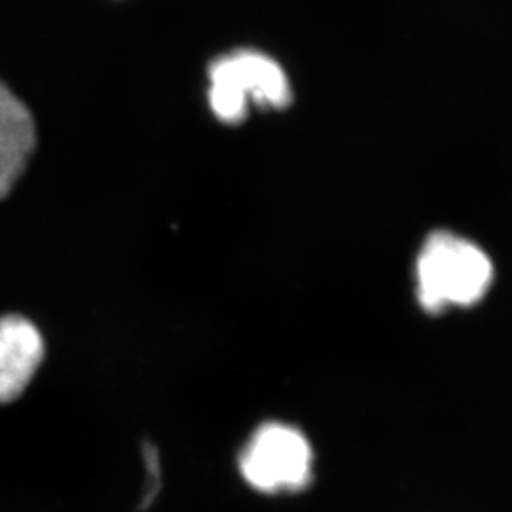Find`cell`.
I'll list each match as a JSON object with an SVG mask.
<instances>
[{"label":"cell","mask_w":512,"mask_h":512,"mask_svg":"<svg viewBox=\"0 0 512 512\" xmlns=\"http://www.w3.org/2000/svg\"><path fill=\"white\" fill-rule=\"evenodd\" d=\"M141 456H143L147 482L141 492L139 509H148L152 505V501L156 499V495L160 494V490H162V461H160L158 448L148 440H145L141 446Z\"/></svg>","instance_id":"8992f818"},{"label":"cell","mask_w":512,"mask_h":512,"mask_svg":"<svg viewBox=\"0 0 512 512\" xmlns=\"http://www.w3.org/2000/svg\"><path fill=\"white\" fill-rule=\"evenodd\" d=\"M46 346L33 321L18 313L0 317V404L18 401L44 361Z\"/></svg>","instance_id":"277c9868"},{"label":"cell","mask_w":512,"mask_h":512,"mask_svg":"<svg viewBox=\"0 0 512 512\" xmlns=\"http://www.w3.org/2000/svg\"><path fill=\"white\" fill-rule=\"evenodd\" d=\"M37 148L33 112L0 80V202L8 198Z\"/></svg>","instance_id":"5b68a950"},{"label":"cell","mask_w":512,"mask_h":512,"mask_svg":"<svg viewBox=\"0 0 512 512\" xmlns=\"http://www.w3.org/2000/svg\"><path fill=\"white\" fill-rule=\"evenodd\" d=\"M492 279V260L471 241L439 232L421 249L418 296L427 311L473 306L488 293Z\"/></svg>","instance_id":"7a4b0ae2"},{"label":"cell","mask_w":512,"mask_h":512,"mask_svg":"<svg viewBox=\"0 0 512 512\" xmlns=\"http://www.w3.org/2000/svg\"><path fill=\"white\" fill-rule=\"evenodd\" d=\"M207 101L215 118L226 126L247 120L256 109L283 110L293 101L289 76L272 55L239 48L215 57L207 67Z\"/></svg>","instance_id":"6da1fadb"},{"label":"cell","mask_w":512,"mask_h":512,"mask_svg":"<svg viewBox=\"0 0 512 512\" xmlns=\"http://www.w3.org/2000/svg\"><path fill=\"white\" fill-rule=\"evenodd\" d=\"M311 446L294 427L264 423L239 454V473L260 494L298 492L311 480Z\"/></svg>","instance_id":"3957f363"}]
</instances>
